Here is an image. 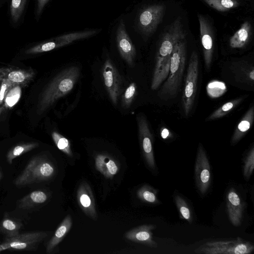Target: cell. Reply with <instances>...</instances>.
<instances>
[{"label":"cell","instance_id":"obj_34","mask_svg":"<svg viewBox=\"0 0 254 254\" xmlns=\"http://www.w3.org/2000/svg\"><path fill=\"white\" fill-rule=\"evenodd\" d=\"M1 226L3 229L10 234L8 237L17 234V231L20 228L19 225L16 222L9 219H4L2 222Z\"/></svg>","mask_w":254,"mask_h":254},{"label":"cell","instance_id":"obj_29","mask_svg":"<svg viewBox=\"0 0 254 254\" xmlns=\"http://www.w3.org/2000/svg\"><path fill=\"white\" fill-rule=\"evenodd\" d=\"M52 138L56 146L60 150L69 157L72 156L70 142L66 137L54 131L52 133Z\"/></svg>","mask_w":254,"mask_h":254},{"label":"cell","instance_id":"obj_39","mask_svg":"<svg viewBox=\"0 0 254 254\" xmlns=\"http://www.w3.org/2000/svg\"><path fill=\"white\" fill-rule=\"evenodd\" d=\"M1 250H2V248H1V246H0V251H1Z\"/></svg>","mask_w":254,"mask_h":254},{"label":"cell","instance_id":"obj_25","mask_svg":"<svg viewBox=\"0 0 254 254\" xmlns=\"http://www.w3.org/2000/svg\"><path fill=\"white\" fill-rule=\"evenodd\" d=\"M158 190L147 185L139 188L137 191V197L143 202L150 204H159L157 197Z\"/></svg>","mask_w":254,"mask_h":254},{"label":"cell","instance_id":"obj_37","mask_svg":"<svg viewBox=\"0 0 254 254\" xmlns=\"http://www.w3.org/2000/svg\"><path fill=\"white\" fill-rule=\"evenodd\" d=\"M49 0H37V13L40 15L42 12L45 6L48 2Z\"/></svg>","mask_w":254,"mask_h":254},{"label":"cell","instance_id":"obj_1","mask_svg":"<svg viewBox=\"0 0 254 254\" xmlns=\"http://www.w3.org/2000/svg\"><path fill=\"white\" fill-rule=\"evenodd\" d=\"M186 36L181 19L178 17L165 31L158 45L156 62L151 84L156 90L167 77L171 57L176 44L184 40Z\"/></svg>","mask_w":254,"mask_h":254},{"label":"cell","instance_id":"obj_12","mask_svg":"<svg viewBox=\"0 0 254 254\" xmlns=\"http://www.w3.org/2000/svg\"><path fill=\"white\" fill-rule=\"evenodd\" d=\"M165 8L164 4H155L141 11L138 15V25L144 34L150 35L156 30L163 16Z\"/></svg>","mask_w":254,"mask_h":254},{"label":"cell","instance_id":"obj_11","mask_svg":"<svg viewBox=\"0 0 254 254\" xmlns=\"http://www.w3.org/2000/svg\"><path fill=\"white\" fill-rule=\"evenodd\" d=\"M139 139L142 152L148 167L153 171L156 170L154 156L153 137L146 118L142 115L137 117Z\"/></svg>","mask_w":254,"mask_h":254},{"label":"cell","instance_id":"obj_33","mask_svg":"<svg viewBox=\"0 0 254 254\" xmlns=\"http://www.w3.org/2000/svg\"><path fill=\"white\" fill-rule=\"evenodd\" d=\"M35 146H33L32 144L16 146L12 150L8 153L7 157V162L11 164L15 158L29 151L33 147H34Z\"/></svg>","mask_w":254,"mask_h":254},{"label":"cell","instance_id":"obj_36","mask_svg":"<svg viewBox=\"0 0 254 254\" xmlns=\"http://www.w3.org/2000/svg\"><path fill=\"white\" fill-rule=\"evenodd\" d=\"M12 88L8 81L3 78L0 90V103H1L4 99L6 92H8Z\"/></svg>","mask_w":254,"mask_h":254},{"label":"cell","instance_id":"obj_21","mask_svg":"<svg viewBox=\"0 0 254 254\" xmlns=\"http://www.w3.org/2000/svg\"><path fill=\"white\" fill-rule=\"evenodd\" d=\"M96 169L108 178H112L117 174L119 167L115 160L105 154H99L95 158Z\"/></svg>","mask_w":254,"mask_h":254},{"label":"cell","instance_id":"obj_10","mask_svg":"<svg viewBox=\"0 0 254 254\" xmlns=\"http://www.w3.org/2000/svg\"><path fill=\"white\" fill-rule=\"evenodd\" d=\"M98 32V30H92L64 34L35 46L27 50L26 53L32 54L50 51L68 45L75 41L92 36Z\"/></svg>","mask_w":254,"mask_h":254},{"label":"cell","instance_id":"obj_18","mask_svg":"<svg viewBox=\"0 0 254 254\" xmlns=\"http://www.w3.org/2000/svg\"><path fill=\"white\" fill-rule=\"evenodd\" d=\"M230 68L238 82L253 86L254 83L253 64L244 60L235 61L231 64Z\"/></svg>","mask_w":254,"mask_h":254},{"label":"cell","instance_id":"obj_13","mask_svg":"<svg viewBox=\"0 0 254 254\" xmlns=\"http://www.w3.org/2000/svg\"><path fill=\"white\" fill-rule=\"evenodd\" d=\"M116 43L120 56L130 66H133L136 50L127 34L123 19L120 21L116 33Z\"/></svg>","mask_w":254,"mask_h":254},{"label":"cell","instance_id":"obj_35","mask_svg":"<svg viewBox=\"0 0 254 254\" xmlns=\"http://www.w3.org/2000/svg\"><path fill=\"white\" fill-rule=\"evenodd\" d=\"M30 201L34 203H42L46 201L47 196L46 194L40 190H37L32 192L29 194Z\"/></svg>","mask_w":254,"mask_h":254},{"label":"cell","instance_id":"obj_7","mask_svg":"<svg viewBox=\"0 0 254 254\" xmlns=\"http://www.w3.org/2000/svg\"><path fill=\"white\" fill-rule=\"evenodd\" d=\"M48 236L44 232L17 234L7 237L0 244L2 250L28 251L35 249Z\"/></svg>","mask_w":254,"mask_h":254},{"label":"cell","instance_id":"obj_20","mask_svg":"<svg viewBox=\"0 0 254 254\" xmlns=\"http://www.w3.org/2000/svg\"><path fill=\"white\" fill-rule=\"evenodd\" d=\"M254 119V106L248 109L236 127L231 140L233 145L237 143L251 127Z\"/></svg>","mask_w":254,"mask_h":254},{"label":"cell","instance_id":"obj_22","mask_svg":"<svg viewBox=\"0 0 254 254\" xmlns=\"http://www.w3.org/2000/svg\"><path fill=\"white\" fill-rule=\"evenodd\" d=\"M72 219L70 215H67L57 229L54 236L49 241L46 247V252L50 254L62 242L66 235L70 231L72 226Z\"/></svg>","mask_w":254,"mask_h":254},{"label":"cell","instance_id":"obj_9","mask_svg":"<svg viewBox=\"0 0 254 254\" xmlns=\"http://www.w3.org/2000/svg\"><path fill=\"white\" fill-rule=\"evenodd\" d=\"M194 177L197 188L204 194L211 184L210 166L205 150L199 143L198 146L194 166Z\"/></svg>","mask_w":254,"mask_h":254},{"label":"cell","instance_id":"obj_40","mask_svg":"<svg viewBox=\"0 0 254 254\" xmlns=\"http://www.w3.org/2000/svg\"><path fill=\"white\" fill-rule=\"evenodd\" d=\"M0 78H1V75H0Z\"/></svg>","mask_w":254,"mask_h":254},{"label":"cell","instance_id":"obj_5","mask_svg":"<svg viewBox=\"0 0 254 254\" xmlns=\"http://www.w3.org/2000/svg\"><path fill=\"white\" fill-rule=\"evenodd\" d=\"M55 168L52 164L40 157L31 160L15 181L18 187L47 180L54 175Z\"/></svg>","mask_w":254,"mask_h":254},{"label":"cell","instance_id":"obj_4","mask_svg":"<svg viewBox=\"0 0 254 254\" xmlns=\"http://www.w3.org/2000/svg\"><path fill=\"white\" fill-rule=\"evenodd\" d=\"M254 250V245L238 237L236 240L207 242L194 250L202 254H249Z\"/></svg>","mask_w":254,"mask_h":254},{"label":"cell","instance_id":"obj_26","mask_svg":"<svg viewBox=\"0 0 254 254\" xmlns=\"http://www.w3.org/2000/svg\"><path fill=\"white\" fill-rule=\"evenodd\" d=\"M174 199L181 217L191 223L192 220L191 210L185 199L179 194H174Z\"/></svg>","mask_w":254,"mask_h":254},{"label":"cell","instance_id":"obj_14","mask_svg":"<svg viewBox=\"0 0 254 254\" xmlns=\"http://www.w3.org/2000/svg\"><path fill=\"white\" fill-rule=\"evenodd\" d=\"M77 203L84 213L90 218L96 220L98 215L92 190L88 183L82 182L76 192Z\"/></svg>","mask_w":254,"mask_h":254},{"label":"cell","instance_id":"obj_2","mask_svg":"<svg viewBox=\"0 0 254 254\" xmlns=\"http://www.w3.org/2000/svg\"><path fill=\"white\" fill-rule=\"evenodd\" d=\"M79 76L80 69L77 66L68 67L61 71L44 91L39 109L44 111L58 99L69 93Z\"/></svg>","mask_w":254,"mask_h":254},{"label":"cell","instance_id":"obj_31","mask_svg":"<svg viewBox=\"0 0 254 254\" xmlns=\"http://www.w3.org/2000/svg\"><path fill=\"white\" fill-rule=\"evenodd\" d=\"M26 0H11L10 11L11 18L14 22L20 19L24 9Z\"/></svg>","mask_w":254,"mask_h":254},{"label":"cell","instance_id":"obj_38","mask_svg":"<svg viewBox=\"0 0 254 254\" xmlns=\"http://www.w3.org/2000/svg\"><path fill=\"white\" fill-rule=\"evenodd\" d=\"M160 132L161 137L164 139H167L171 136L170 131L165 127H162L161 129Z\"/></svg>","mask_w":254,"mask_h":254},{"label":"cell","instance_id":"obj_23","mask_svg":"<svg viewBox=\"0 0 254 254\" xmlns=\"http://www.w3.org/2000/svg\"><path fill=\"white\" fill-rule=\"evenodd\" d=\"M252 26L249 21L244 22L241 27L230 38L229 44L232 48H242L246 46L250 40Z\"/></svg>","mask_w":254,"mask_h":254},{"label":"cell","instance_id":"obj_32","mask_svg":"<svg viewBox=\"0 0 254 254\" xmlns=\"http://www.w3.org/2000/svg\"><path fill=\"white\" fill-rule=\"evenodd\" d=\"M137 94V86L134 82H131L126 89L122 98V104L125 109L130 107Z\"/></svg>","mask_w":254,"mask_h":254},{"label":"cell","instance_id":"obj_17","mask_svg":"<svg viewBox=\"0 0 254 254\" xmlns=\"http://www.w3.org/2000/svg\"><path fill=\"white\" fill-rule=\"evenodd\" d=\"M156 227V226L153 224L142 225L128 231L125 236L133 242L155 248L158 247V244L153 240L152 231Z\"/></svg>","mask_w":254,"mask_h":254},{"label":"cell","instance_id":"obj_3","mask_svg":"<svg viewBox=\"0 0 254 254\" xmlns=\"http://www.w3.org/2000/svg\"><path fill=\"white\" fill-rule=\"evenodd\" d=\"M184 40L178 42L172 52L167 79L159 93L162 100L175 97L179 90L186 61V45Z\"/></svg>","mask_w":254,"mask_h":254},{"label":"cell","instance_id":"obj_27","mask_svg":"<svg viewBox=\"0 0 254 254\" xmlns=\"http://www.w3.org/2000/svg\"><path fill=\"white\" fill-rule=\"evenodd\" d=\"M208 5L219 11H225L239 5L237 0H203Z\"/></svg>","mask_w":254,"mask_h":254},{"label":"cell","instance_id":"obj_6","mask_svg":"<svg viewBox=\"0 0 254 254\" xmlns=\"http://www.w3.org/2000/svg\"><path fill=\"white\" fill-rule=\"evenodd\" d=\"M198 75V58L197 53L193 51L189 61L182 96V107L186 117H188L193 106Z\"/></svg>","mask_w":254,"mask_h":254},{"label":"cell","instance_id":"obj_15","mask_svg":"<svg viewBox=\"0 0 254 254\" xmlns=\"http://www.w3.org/2000/svg\"><path fill=\"white\" fill-rule=\"evenodd\" d=\"M198 18L205 66L208 70L211 65L213 53L212 32L207 20L203 15L198 14Z\"/></svg>","mask_w":254,"mask_h":254},{"label":"cell","instance_id":"obj_30","mask_svg":"<svg viewBox=\"0 0 254 254\" xmlns=\"http://www.w3.org/2000/svg\"><path fill=\"white\" fill-rule=\"evenodd\" d=\"M254 169V147L252 146L244 160L243 176L246 180L251 177Z\"/></svg>","mask_w":254,"mask_h":254},{"label":"cell","instance_id":"obj_19","mask_svg":"<svg viewBox=\"0 0 254 254\" xmlns=\"http://www.w3.org/2000/svg\"><path fill=\"white\" fill-rule=\"evenodd\" d=\"M0 71L12 88L25 85L32 79L33 75L32 71L17 68H6L1 69Z\"/></svg>","mask_w":254,"mask_h":254},{"label":"cell","instance_id":"obj_16","mask_svg":"<svg viewBox=\"0 0 254 254\" xmlns=\"http://www.w3.org/2000/svg\"><path fill=\"white\" fill-rule=\"evenodd\" d=\"M226 201L230 221L234 226H239L243 218L244 205L234 188L230 189L227 192Z\"/></svg>","mask_w":254,"mask_h":254},{"label":"cell","instance_id":"obj_8","mask_svg":"<svg viewBox=\"0 0 254 254\" xmlns=\"http://www.w3.org/2000/svg\"><path fill=\"white\" fill-rule=\"evenodd\" d=\"M102 74L110 98L113 104L116 105L120 96L124 91L123 81L115 65L109 59L104 64Z\"/></svg>","mask_w":254,"mask_h":254},{"label":"cell","instance_id":"obj_24","mask_svg":"<svg viewBox=\"0 0 254 254\" xmlns=\"http://www.w3.org/2000/svg\"><path fill=\"white\" fill-rule=\"evenodd\" d=\"M244 98L241 97L225 103L209 116L206 120L210 121L223 117L240 104Z\"/></svg>","mask_w":254,"mask_h":254},{"label":"cell","instance_id":"obj_28","mask_svg":"<svg viewBox=\"0 0 254 254\" xmlns=\"http://www.w3.org/2000/svg\"><path fill=\"white\" fill-rule=\"evenodd\" d=\"M227 91L224 82L213 80L209 82L206 87L208 95L211 98H216L222 96Z\"/></svg>","mask_w":254,"mask_h":254}]
</instances>
